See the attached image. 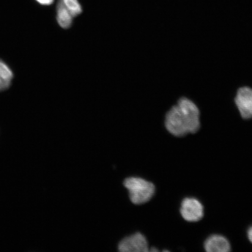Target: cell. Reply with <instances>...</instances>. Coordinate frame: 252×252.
Wrapping results in <instances>:
<instances>
[{"label":"cell","instance_id":"1","mask_svg":"<svg viewBox=\"0 0 252 252\" xmlns=\"http://www.w3.org/2000/svg\"><path fill=\"white\" fill-rule=\"evenodd\" d=\"M200 112L196 104L182 97L165 116L166 130L176 137L196 133L200 127Z\"/></svg>","mask_w":252,"mask_h":252},{"label":"cell","instance_id":"2","mask_svg":"<svg viewBox=\"0 0 252 252\" xmlns=\"http://www.w3.org/2000/svg\"><path fill=\"white\" fill-rule=\"evenodd\" d=\"M124 186L128 191L131 202L134 204L148 202L155 193L154 184L140 178H127L124 181Z\"/></svg>","mask_w":252,"mask_h":252},{"label":"cell","instance_id":"3","mask_svg":"<svg viewBox=\"0 0 252 252\" xmlns=\"http://www.w3.org/2000/svg\"><path fill=\"white\" fill-rule=\"evenodd\" d=\"M180 212L183 218L187 221L197 222L203 218L204 207L196 198H186L182 201Z\"/></svg>","mask_w":252,"mask_h":252},{"label":"cell","instance_id":"4","mask_svg":"<svg viewBox=\"0 0 252 252\" xmlns=\"http://www.w3.org/2000/svg\"><path fill=\"white\" fill-rule=\"evenodd\" d=\"M235 103L241 117L248 120L252 118V88H239L235 97Z\"/></svg>","mask_w":252,"mask_h":252},{"label":"cell","instance_id":"5","mask_svg":"<svg viewBox=\"0 0 252 252\" xmlns=\"http://www.w3.org/2000/svg\"><path fill=\"white\" fill-rule=\"evenodd\" d=\"M118 249L122 252H147L150 251L146 238L140 233H136L123 239L119 244Z\"/></svg>","mask_w":252,"mask_h":252},{"label":"cell","instance_id":"6","mask_svg":"<svg viewBox=\"0 0 252 252\" xmlns=\"http://www.w3.org/2000/svg\"><path fill=\"white\" fill-rule=\"evenodd\" d=\"M204 248L208 252H228L231 250V245L224 236L213 235L205 242Z\"/></svg>","mask_w":252,"mask_h":252},{"label":"cell","instance_id":"7","mask_svg":"<svg viewBox=\"0 0 252 252\" xmlns=\"http://www.w3.org/2000/svg\"><path fill=\"white\" fill-rule=\"evenodd\" d=\"M56 12V20L59 26L64 30L70 28L72 24L74 17L64 7L61 0H59L57 5Z\"/></svg>","mask_w":252,"mask_h":252},{"label":"cell","instance_id":"8","mask_svg":"<svg viewBox=\"0 0 252 252\" xmlns=\"http://www.w3.org/2000/svg\"><path fill=\"white\" fill-rule=\"evenodd\" d=\"M13 76L11 68L4 62L0 61V92L10 86Z\"/></svg>","mask_w":252,"mask_h":252},{"label":"cell","instance_id":"9","mask_svg":"<svg viewBox=\"0 0 252 252\" xmlns=\"http://www.w3.org/2000/svg\"><path fill=\"white\" fill-rule=\"evenodd\" d=\"M61 1L74 18L80 15L83 12V8L78 0H61Z\"/></svg>","mask_w":252,"mask_h":252},{"label":"cell","instance_id":"10","mask_svg":"<svg viewBox=\"0 0 252 252\" xmlns=\"http://www.w3.org/2000/svg\"><path fill=\"white\" fill-rule=\"evenodd\" d=\"M40 4L43 5H50L53 4L55 0H36Z\"/></svg>","mask_w":252,"mask_h":252},{"label":"cell","instance_id":"11","mask_svg":"<svg viewBox=\"0 0 252 252\" xmlns=\"http://www.w3.org/2000/svg\"><path fill=\"white\" fill-rule=\"evenodd\" d=\"M248 237L249 240H250V242H251V243H252V226L248 230Z\"/></svg>","mask_w":252,"mask_h":252}]
</instances>
